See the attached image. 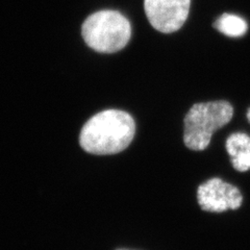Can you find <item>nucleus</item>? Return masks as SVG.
<instances>
[{
    "label": "nucleus",
    "instance_id": "obj_8",
    "mask_svg": "<svg viewBox=\"0 0 250 250\" xmlns=\"http://www.w3.org/2000/svg\"><path fill=\"white\" fill-rule=\"evenodd\" d=\"M247 118H248V121L250 122V108L247 111Z\"/></svg>",
    "mask_w": 250,
    "mask_h": 250
},
{
    "label": "nucleus",
    "instance_id": "obj_7",
    "mask_svg": "<svg viewBox=\"0 0 250 250\" xmlns=\"http://www.w3.org/2000/svg\"><path fill=\"white\" fill-rule=\"evenodd\" d=\"M214 27L225 36L237 38L246 34L248 24L243 18L237 15L223 14L214 23Z\"/></svg>",
    "mask_w": 250,
    "mask_h": 250
},
{
    "label": "nucleus",
    "instance_id": "obj_6",
    "mask_svg": "<svg viewBox=\"0 0 250 250\" xmlns=\"http://www.w3.org/2000/svg\"><path fill=\"white\" fill-rule=\"evenodd\" d=\"M228 150L233 168L240 172L250 170V137L244 132H234L226 140Z\"/></svg>",
    "mask_w": 250,
    "mask_h": 250
},
{
    "label": "nucleus",
    "instance_id": "obj_2",
    "mask_svg": "<svg viewBox=\"0 0 250 250\" xmlns=\"http://www.w3.org/2000/svg\"><path fill=\"white\" fill-rule=\"evenodd\" d=\"M232 117L233 107L225 100L195 104L185 117L186 146L192 150H205L214 131L225 126Z\"/></svg>",
    "mask_w": 250,
    "mask_h": 250
},
{
    "label": "nucleus",
    "instance_id": "obj_5",
    "mask_svg": "<svg viewBox=\"0 0 250 250\" xmlns=\"http://www.w3.org/2000/svg\"><path fill=\"white\" fill-rule=\"evenodd\" d=\"M197 199L200 208L210 213L237 209L243 202V197L237 187L217 177L199 186Z\"/></svg>",
    "mask_w": 250,
    "mask_h": 250
},
{
    "label": "nucleus",
    "instance_id": "obj_1",
    "mask_svg": "<svg viewBox=\"0 0 250 250\" xmlns=\"http://www.w3.org/2000/svg\"><path fill=\"white\" fill-rule=\"evenodd\" d=\"M136 132L132 117L119 109H106L93 116L80 136L83 149L96 155H109L126 149Z\"/></svg>",
    "mask_w": 250,
    "mask_h": 250
},
{
    "label": "nucleus",
    "instance_id": "obj_3",
    "mask_svg": "<svg viewBox=\"0 0 250 250\" xmlns=\"http://www.w3.org/2000/svg\"><path fill=\"white\" fill-rule=\"evenodd\" d=\"M87 45L97 52L114 53L130 40L131 26L127 18L117 11L104 10L92 14L82 27Z\"/></svg>",
    "mask_w": 250,
    "mask_h": 250
},
{
    "label": "nucleus",
    "instance_id": "obj_4",
    "mask_svg": "<svg viewBox=\"0 0 250 250\" xmlns=\"http://www.w3.org/2000/svg\"><path fill=\"white\" fill-rule=\"evenodd\" d=\"M190 5L191 0H144L148 21L164 34L182 28L189 16Z\"/></svg>",
    "mask_w": 250,
    "mask_h": 250
}]
</instances>
